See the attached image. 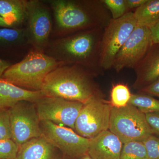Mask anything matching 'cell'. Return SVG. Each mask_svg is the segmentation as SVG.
Returning <instances> with one entry per match:
<instances>
[{"mask_svg": "<svg viewBox=\"0 0 159 159\" xmlns=\"http://www.w3.org/2000/svg\"><path fill=\"white\" fill-rule=\"evenodd\" d=\"M26 1L0 0V16L10 28H15L25 21Z\"/></svg>", "mask_w": 159, "mask_h": 159, "instance_id": "cell-18", "label": "cell"}, {"mask_svg": "<svg viewBox=\"0 0 159 159\" xmlns=\"http://www.w3.org/2000/svg\"><path fill=\"white\" fill-rule=\"evenodd\" d=\"M137 25L133 12L111 20L104 28L101 43L100 64L103 71L112 68L117 54Z\"/></svg>", "mask_w": 159, "mask_h": 159, "instance_id": "cell-6", "label": "cell"}, {"mask_svg": "<svg viewBox=\"0 0 159 159\" xmlns=\"http://www.w3.org/2000/svg\"><path fill=\"white\" fill-rule=\"evenodd\" d=\"M134 88L141 90L159 78V44H153L134 69Z\"/></svg>", "mask_w": 159, "mask_h": 159, "instance_id": "cell-14", "label": "cell"}, {"mask_svg": "<svg viewBox=\"0 0 159 159\" xmlns=\"http://www.w3.org/2000/svg\"><path fill=\"white\" fill-rule=\"evenodd\" d=\"M11 139L9 109L0 110V141Z\"/></svg>", "mask_w": 159, "mask_h": 159, "instance_id": "cell-25", "label": "cell"}, {"mask_svg": "<svg viewBox=\"0 0 159 159\" xmlns=\"http://www.w3.org/2000/svg\"><path fill=\"white\" fill-rule=\"evenodd\" d=\"M27 31L31 44L35 48L44 51L49 44L52 31L51 13L44 2L37 0L26 1Z\"/></svg>", "mask_w": 159, "mask_h": 159, "instance_id": "cell-12", "label": "cell"}, {"mask_svg": "<svg viewBox=\"0 0 159 159\" xmlns=\"http://www.w3.org/2000/svg\"><path fill=\"white\" fill-rule=\"evenodd\" d=\"M109 129L122 144L143 142L153 134L145 114L129 104L120 108L112 107Z\"/></svg>", "mask_w": 159, "mask_h": 159, "instance_id": "cell-5", "label": "cell"}, {"mask_svg": "<svg viewBox=\"0 0 159 159\" xmlns=\"http://www.w3.org/2000/svg\"><path fill=\"white\" fill-rule=\"evenodd\" d=\"M152 44L149 28L137 25L117 54L112 68L117 72L125 68L134 69Z\"/></svg>", "mask_w": 159, "mask_h": 159, "instance_id": "cell-11", "label": "cell"}, {"mask_svg": "<svg viewBox=\"0 0 159 159\" xmlns=\"http://www.w3.org/2000/svg\"><path fill=\"white\" fill-rule=\"evenodd\" d=\"M122 142L109 130L91 139L88 154L93 159H120Z\"/></svg>", "mask_w": 159, "mask_h": 159, "instance_id": "cell-13", "label": "cell"}, {"mask_svg": "<svg viewBox=\"0 0 159 159\" xmlns=\"http://www.w3.org/2000/svg\"><path fill=\"white\" fill-rule=\"evenodd\" d=\"M43 97L41 91L22 88L0 78V110L10 108L23 100L35 102Z\"/></svg>", "mask_w": 159, "mask_h": 159, "instance_id": "cell-15", "label": "cell"}, {"mask_svg": "<svg viewBox=\"0 0 159 159\" xmlns=\"http://www.w3.org/2000/svg\"><path fill=\"white\" fill-rule=\"evenodd\" d=\"M153 44H159V20L149 28Z\"/></svg>", "mask_w": 159, "mask_h": 159, "instance_id": "cell-29", "label": "cell"}, {"mask_svg": "<svg viewBox=\"0 0 159 159\" xmlns=\"http://www.w3.org/2000/svg\"><path fill=\"white\" fill-rule=\"evenodd\" d=\"M147 0H126V6L129 11L131 9H138L145 4Z\"/></svg>", "mask_w": 159, "mask_h": 159, "instance_id": "cell-30", "label": "cell"}, {"mask_svg": "<svg viewBox=\"0 0 159 159\" xmlns=\"http://www.w3.org/2000/svg\"><path fill=\"white\" fill-rule=\"evenodd\" d=\"M80 159H92V158H91V157H90L89 156L88 154H87L85 155L84 156L81 157L80 158Z\"/></svg>", "mask_w": 159, "mask_h": 159, "instance_id": "cell-33", "label": "cell"}, {"mask_svg": "<svg viewBox=\"0 0 159 159\" xmlns=\"http://www.w3.org/2000/svg\"><path fill=\"white\" fill-rule=\"evenodd\" d=\"M142 142L147 151L148 159H159V138L151 135Z\"/></svg>", "mask_w": 159, "mask_h": 159, "instance_id": "cell-26", "label": "cell"}, {"mask_svg": "<svg viewBox=\"0 0 159 159\" xmlns=\"http://www.w3.org/2000/svg\"><path fill=\"white\" fill-rule=\"evenodd\" d=\"M133 13L137 25L150 28L159 20V0H147Z\"/></svg>", "mask_w": 159, "mask_h": 159, "instance_id": "cell-19", "label": "cell"}, {"mask_svg": "<svg viewBox=\"0 0 159 159\" xmlns=\"http://www.w3.org/2000/svg\"><path fill=\"white\" fill-rule=\"evenodd\" d=\"M19 147L11 139L0 141V159H15Z\"/></svg>", "mask_w": 159, "mask_h": 159, "instance_id": "cell-24", "label": "cell"}, {"mask_svg": "<svg viewBox=\"0 0 159 159\" xmlns=\"http://www.w3.org/2000/svg\"><path fill=\"white\" fill-rule=\"evenodd\" d=\"M34 104L40 121H50L73 129H75L76 119L84 105L77 101L45 96Z\"/></svg>", "mask_w": 159, "mask_h": 159, "instance_id": "cell-10", "label": "cell"}, {"mask_svg": "<svg viewBox=\"0 0 159 159\" xmlns=\"http://www.w3.org/2000/svg\"><path fill=\"white\" fill-rule=\"evenodd\" d=\"M145 116L147 123L153 133L159 134V112L145 114Z\"/></svg>", "mask_w": 159, "mask_h": 159, "instance_id": "cell-27", "label": "cell"}, {"mask_svg": "<svg viewBox=\"0 0 159 159\" xmlns=\"http://www.w3.org/2000/svg\"><path fill=\"white\" fill-rule=\"evenodd\" d=\"M120 159H148L147 151L142 142H127L122 146Z\"/></svg>", "mask_w": 159, "mask_h": 159, "instance_id": "cell-21", "label": "cell"}, {"mask_svg": "<svg viewBox=\"0 0 159 159\" xmlns=\"http://www.w3.org/2000/svg\"><path fill=\"white\" fill-rule=\"evenodd\" d=\"M128 104L145 114L159 112V100L146 94H131Z\"/></svg>", "mask_w": 159, "mask_h": 159, "instance_id": "cell-20", "label": "cell"}, {"mask_svg": "<svg viewBox=\"0 0 159 159\" xmlns=\"http://www.w3.org/2000/svg\"></svg>", "mask_w": 159, "mask_h": 159, "instance_id": "cell-34", "label": "cell"}, {"mask_svg": "<svg viewBox=\"0 0 159 159\" xmlns=\"http://www.w3.org/2000/svg\"><path fill=\"white\" fill-rule=\"evenodd\" d=\"M11 65L7 61L0 58V78L2 76L4 72Z\"/></svg>", "mask_w": 159, "mask_h": 159, "instance_id": "cell-31", "label": "cell"}, {"mask_svg": "<svg viewBox=\"0 0 159 159\" xmlns=\"http://www.w3.org/2000/svg\"><path fill=\"white\" fill-rule=\"evenodd\" d=\"M97 76L82 66L63 64L45 78L40 91L45 97H58L85 104L102 94L93 80Z\"/></svg>", "mask_w": 159, "mask_h": 159, "instance_id": "cell-3", "label": "cell"}, {"mask_svg": "<svg viewBox=\"0 0 159 159\" xmlns=\"http://www.w3.org/2000/svg\"><path fill=\"white\" fill-rule=\"evenodd\" d=\"M43 136L64 154L81 158L88 154L91 139L79 135L70 128L50 121H40Z\"/></svg>", "mask_w": 159, "mask_h": 159, "instance_id": "cell-9", "label": "cell"}, {"mask_svg": "<svg viewBox=\"0 0 159 159\" xmlns=\"http://www.w3.org/2000/svg\"><path fill=\"white\" fill-rule=\"evenodd\" d=\"M54 12L60 35L66 36L93 29H104L112 19L102 0L46 1Z\"/></svg>", "mask_w": 159, "mask_h": 159, "instance_id": "cell-2", "label": "cell"}, {"mask_svg": "<svg viewBox=\"0 0 159 159\" xmlns=\"http://www.w3.org/2000/svg\"><path fill=\"white\" fill-rule=\"evenodd\" d=\"M63 64L34 48L20 61L10 66L1 78L22 88L40 91L47 75Z\"/></svg>", "mask_w": 159, "mask_h": 159, "instance_id": "cell-4", "label": "cell"}, {"mask_svg": "<svg viewBox=\"0 0 159 159\" xmlns=\"http://www.w3.org/2000/svg\"><path fill=\"white\" fill-rule=\"evenodd\" d=\"M31 43L27 29L0 28V53H9Z\"/></svg>", "mask_w": 159, "mask_h": 159, "instance_id": "cell-17", "label": "cell"}, {"mask_svg": "<svg viewBox=\"0 0 159 159\" xmlns=\"http://www.w3.org/2000/svg\"><path fill=\"white\" fill-rule=\"evenodd\" d=\"M0 27L1 28H10L2 17L0 16Z\"/></svg>", "mask_w": 159, "mask_h": 159, "instance_id": "cell-32", "label": "cell"}, {"mask_svg": "<svg viewBox=\"0 0 159 159\" xmlns=\"http://www.w3.org/2000/svg\"><path fill=\"white\" fill-rule=\"evenodd\" d=\"M57 150L42 136L31 139L20 146L15 159H59Z\"/></svg>", "mask_w": 159, "mask_h": 159, "instance_id": "cell-16", "label": "cell"}, {"mask_svg": "<svg viewBox=\"0 0 159 159\" xmlns=\"http://www.w3.org/2000/svg\"><path fill=\"white\" fill-rule=\"evenodd\" d=\"M131 94L127 85L117 84L113 86L111 92L110 104L112 107L120 108L128 104Z\"/></svg>", "mask_w": 159, "mask_h": 159, "instance_id": "cell-22", "label": "cell"}, {"mask_svg": "<svg viewBox=\"0 0 159 159\" xmlns=\"http://www.w3.org/2000/svg\"><path fill=\"white\" fill-rule=\"evenodd\" d=\"M143 93L159 97V78L150 84L141 89Z\"/></svg>", "mask_w": 159, "mask_h": 159, "instance_id": "cell-28", "label": "cell"}, {"mask_svg": "<svg viewBox=\"0 0 159 159\" xmlns=\"http://www.w3.org/2000/svg\"><path fill=\"white\" fill-rule=\"evenodd\" d=\"M11 139L19 147L43 136L40 120L34 102L20 101L9 108Z\"/></svg>", "mask_w": 159, "mask_h": 159, "instance_id": "cell-7", "label": "cell"}, {"mask_svg": "<svg viewBox=\"0 0 159 159\" xmlns=\"http://www.w3.org/2000/svg\"><path fill=\"white\" fill-rule=\"evenodd\" d=\"M112 19H118L129 12L126 0H102Z\"/></svg>", "mask_w": 159, "mask_h": 159, "instance_id": "cell-23", "label": "cell"}, {"mask_svg": "<svg viewBox=\"0 0 159 159\" xmlns=\"http://www.w3.org/2000/svg\"><path fill=\"white\" fill-rule=\"evenodd\" d=\"M112 106L101 98H95L84 105L75 123L79 135L92 139L108 130Z\"/></svg>", "mask_w": 159, "mask_h": 159, "instance_id": "cell-8", "label": "cell"}, {"mask_svg": "<svg viewBox=\"0 0 159 159\" xmlns=\"http://www.w3.org/2000/svg\"><path fill=\"white\" fill-rule=\"evenodd\" d=\"M104 29H88L63 36L49 44L46 54L64 64L78 65L97 76L102 74L100 59Z\"/></svg>", "mask_w": 159, "mask_h": 159, "instance_id": "cell-1", "label": "cell"}, {"mask_svg": "<svg viewBox=\"0 0 159 159\" xmlns=\"http://www.w3.org/2000/svg\"></svg>", "mask_w": 159, "mask_h": 159, "instance_id": "cell-35", "label": "cell"}]
</instances>
